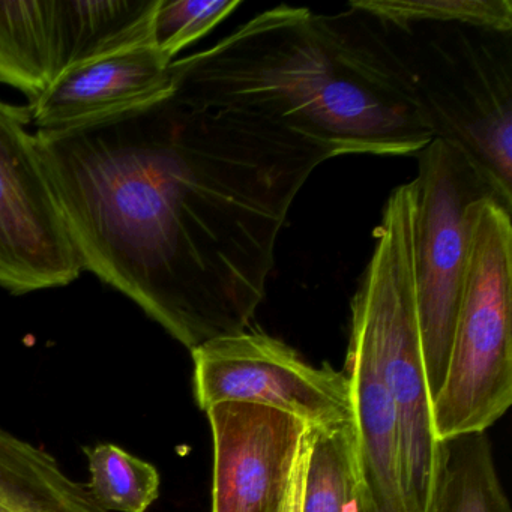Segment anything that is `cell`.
Here are the masks:
<instances>
[{
  "instance_id": "4",
  "label": "cell",
  "mask_w": 512,
  "mask_h": 512,
  "mask_svg": "<svg viewBox=\"0 0 512 512\" xmlns=\"http://www.w3.org/2000/svg\"><path fill=\"white\" fill-rule=\"evenodd\" d=\"M386 25L434 139L457 145L512 206L511 32Z\"/></svg>"
},
{
  "instance_id": "17",
  "label": "cell",
  "mask_w": 512,
  "mask_h": 512,
  "mask_svg": "<svg viewBox=\"0 0 512 512\" xmlns=\"http://www.w3.org/2000/svg\"><path fill=\"white\" fill-rule=\"evenodd\" d=\"M349 4L395 26L443 23L512 31L509 0H353Z\"/></svg>"
},
{
  "instance_id": "9",
  "label": "cell",
  "mask_w": 512,
  "mask_h": 512,
  "mask_svg": "<svg viewBox=\"0 0 512 512\" xmlns=\"http://www.w3.org/2000/svg\"><path fill=\"white\" fill-rule=\"evenodd\" d=\"M212 512H283L308 427L271 407L223 403L208 412Z\"/></svg>"
},
{
  "instance_id": "11",
  "label": "cell",
  "mask_w": 512,
  "mask_h": 512,
  "mask_svg": "<svg viewBox=\"0 0 512 512\" xmlns=\"http://www.w3.org/2000/svg\"><path fill=\"white\" fill-rule=\"evenodd\" d=\"M346 374L352 385L361 511L409 512L404 496L397 416L370 341L361 326L352 320Z\"/></svg>"
},
{
  "instance_id": "6",
  "label": "cell",
  "mask_w": 512,
  "mask_h": 512,
  "mask_svg": "<svg viewBox=\"0 0 512 512\" xmlns=\"http://www.w3.org/2000/svg\"><path fill=\"white\" fill-rule=\"evenodd\" d=\"M412 185L413 278L422 356L434 400L448 368L479 209L493 197L508 203L457 145L442 139L431 140L419 152Z\"/></svg>"
},
{
  "instance_id": "5",
  "label": "cell",
  "mask_w": 512,
  "mask_h": 512,
  "mask_svg": "<svg viewBox=\"0 0 512 512\" xmlns=\"http://www.w3.org/2000/svg\"><path fill=\"white\" fill-rule=\"evenodd\" d=\"M499 199L473 229L445 380L433 400L440 442L485 433L512 403V223Z\"/></svg>"
},
{
  "instance_id": "1",
  "label": "cell",
  "mask_w": 512,
  "mask_h": 512,
  "mask_svg": "<svg viewBox=\"0 0 512 512\" xmlns=\"http://www.w3.org/2000/svg\"><path fill=\"white\" fill-rule=\"evenodd\" d=\"M35 139L83 269L190 352L250 328L293 200L337 157L280 119L202 106L173 86Z\"/></svg>"
},
{
  "instance_id": "2",
  "label": "cell",
  "mask_w": 512,
  "mask_h": 512,
  "mask_svg": "<svg viewBox=\"0 0 512 512\" xmlns=\"http://www.w3.org/2000/svg\"><path fill=\"white\" fill-rule=\"evenodd\" d=\"M170 71L182 97L280 119L337 157L419 154L434 139L388 25L352 4L271 8Z\"/></svg>"
},
{
  "instance_id": "10",
  "label": "cell",
  "mask_w": 512,
  "mask_h": 512,
  "mask_svg": "<svg viewBox=\"0 0 512 512\" xmlns=\"http://www.w3.org/2000/svg\"><path fill=\"white\" fill-rule=\"evenodd\" d=\"M172 64L151 43L86 62L32 101V121L38 131L67 130L142 106L172 89Z\"/></svg>"
},
{
  "instance_id": "13",
  "label": "cell",
  "mask_w": 512,
  "mask_h": 512,
  "mask_svg": "<svg viewBox=\"0 0 512 512\" xmlns=\"http://www.w3.org/2000/svg\"><path fill=\"white\" fill-rule=\"evenodd\" d=\"M0 512H110L55 455L0 425Z\"/></svg>"
},
{
  "instance_id": "18",
  "label": "cell",
  "mask_w": 512,
  "mask_h": 512,
  "mask_svg": "<svg viewBox=\"0 0 512 512\" xmlns=\"http://www.w3.org/2000/svg\"><path fill=\"white\" fill-rule=\"evenodd\" d=\"M239 7V0H158L149 43L161 55L175 61L179 52L205 37Z\"/></svg>"
},
{
  "instance_id": "16",
  "label": "cell",
  "mask_w": 512,
  "mask_h": 512,
  "mask_svg": "<svg viewBox=\"0 0 512 512\" xmlns=\"http://www.w3.org/2000/svg\"><path fill=\"white\" fill-rule=\"evenodd\" d=\"M92 496L110 512H148L160 497L157 467L113 443L85 448Z\"/></svg>"
},
{
  "instance_id": "14",
  "label": "cell",
  "mask_w": 512,
  "mask_h": 512,
  "mask_svg": "<svg viewBox=\"0 0 512 512\" xmlns=\"http://www.w3.org/2000/svg\"><path fill=\"white\" fill-rule=\"evenodd\" d=\"M433 512H511L485 433L442 442V467Z\"/></svg>"
},
{
  "instance_id": "8",
  "label": "cell",
  "mask_w": 512,
  "mask_h": 512,
  "mask_svg": "<svg viewBox=\"0 0 512 512\" xmlns=\"http://www.w3.org/2000/svg\"><path fill=\"white\" fill-rule=\"evenodd\" d=\"M31 112L0 101V286L16 295L67 286L83 271Z\"/></svg>"
},
{
  "instance_id": "19",
  "label": "cell",
  "mask_w": 512,
  "mask_h": 512,
  "mask_svg": "<svg viewBox=\"0 0 512 512\" xmlns=\"http://www.w3.org/2000/svg\"><path fill=\"white\" fill-rule=\"evenodd\" d=\"M310 445L311 431L308 428L304 439H302L298 458H296L295 469H293L289 490H287L286 500H284L283 512H302V496H304L305 472H307Z\"/></svg>"
},
{
  "instance_id": "15",
  "label": "cell",
  "mask_w": 512,
  "mask_h": 512,
  "mask_svg": "<svg viewBox=\"0 0 512 512\" xmlns=\"http://www.w3.org/2000/svg\"><path fill=\"white\" fill-rule=\"evenodd\" d=\"M310 431L302 512H362L353 422Z\"/></svg>"
},
{
  "instance_id": "7",
  "label": "cell",
  "mask_w": 512,
  "mask_h": 512,
  "mask_svg": "<svg viewBox=\"0 0 512 512\" xmlns=\"http://www.w3.org/2000/svg\"><path fill=\"white\" fill-rule=\"evenodd\" d=\"M197 406L223 403L280 410L311 430L353 422L352 385L344 371L307 364L292 347L248 328L191 350Z\"/></svg>"
},
{
  "instance_id": "12",
  "label": "cell",
  "mask_w": 512,
  "mask_h": 512,
  "mask_svg": "<svg viewBox=\"0 0 512 512\" xmlns=\"http://www.w3.org/2000/svg\"><path fill=\"white\" fill-rule=\"evenodd\" d=\"M67 71L59 0L0 2V83L35 101Z\"/></svg>"
},
{
  "instance_id": "3",
  "label": "cell",
  "mask_w": 512,
  "mask_h": 512,
  "mask_svg": "<svg viewBox=\"0 0 512 512\" xmlns=\"http://www.w3.org/2000/svg\"><path fill=\"white\" fill-rule=\"evenodd\" d=\"M413 185L392 190L374 230L370 262L352 301V322L367 335L397 416L409 512H433L442 442L422 356L413 278Z\"/></svg>"
}]
</instances>
